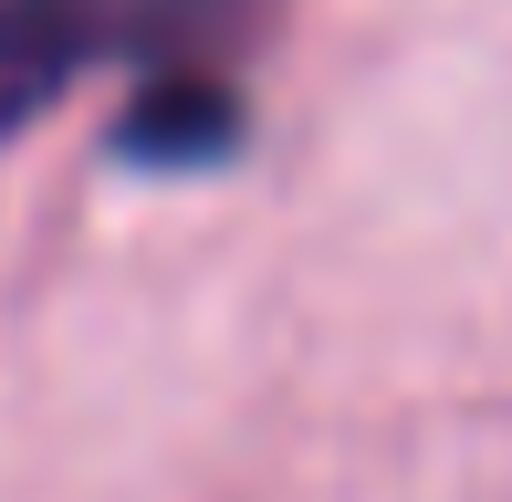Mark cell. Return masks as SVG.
I'll use <instances>...</instances> for the list:
<instances>
[{
	"mask_svg": "<svg viewBox=\"0 0 512 502\" xmlns=\"http://www.w3.org/2000/svg\"><path fill=\"white\" fill-rule=\"evenodd\" d=\"M283 0H0V136L84 74H136V136L168 157L230 136V63Z\"/></svg>",
	"mask_w": 512,
	"mask_h": 502,
	"instance_id": "obj_1",
	"label": "cell"
}]
</instances>
